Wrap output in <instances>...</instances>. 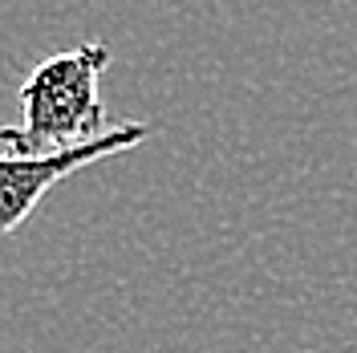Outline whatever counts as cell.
<instances>
[{"instance_id": "6da1fadb", "label": "cell", "mask_w": 357, "mask_h": 353, "mask_svg": "<svg viewBox=\"0 0 357 353\" xmlns=\"http://www.w3.org/2000/svg\"><path fill=\"white\" fill-rule=\"evenodd\" d=\"M110 66V45L89 41L57 53L33 69L17 89L21 122L0 126V142L13 155H53L114 130L98 93V77Z\"/></svg>"}, {"instance_id": "7a4b0ae2", "label": "cell", "mask_w": 357, "mask_h": 353, "mask_svg": "<svg viewBox=\"0 0 357 353\" xmlns=\"http://www.w3.org/2000/svg\"><path fill=\"white\" fill-rule=\"evenodd\" d=\"M146 138H151L146 122H118L102 138H89V142L53 151V155H13V151L0 155V240L13 236L33 216V207L41 203L45 191H53L61 179L77 175L82 167L98 163V158L134 151Z\"/></svg>"}]
</instances>
